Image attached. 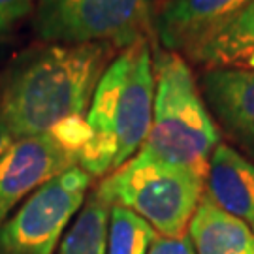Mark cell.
<instances>
[{
	"instance_id": "6",
	"label": "cell",
	"mask_w": 254,
	"mask_h": 254,
	"mask_svg": "<svg viewBox=\"0 0 254 254\" xmlns=\"http://www.w3.org/2000/svg\"><path fill=\"white\" fill-rule=\"evenodd\" d=\"M91 183L79 166L44 183L0 226V254H53L66 226L81 211Z\"/></svg>"
},
{
	"instance_id": "15",
	"label": "cell",
	"mask_w": 254,
	"mask_h": 254,
	"mask_svg": "<svg viewBox=\"0 0 254 254\" xmlns=\"http://www.w3.org/2000/svg\"><path fill=\"white\" fill-rule=\"evenodd\" d=\"M38 0H0V36L32 13Z\"/></svg>"
},
{
	"instance_id": "16",
	"label": "cell",
	"mask_w": 254,
	"mask_h": 254,
	"mask_svg": "<svg viewBox=\"0 0 254 254\" xmlns=\"http://www.w3.org/2000/svg\"><path fill=\"white\" fill-rule=\"evenodd\" d=\"M147 254H196L194 245H192L190 236L185 232L181 236H158L153 239Z\"/></svg>"
},
{
	"instance_id": "14",
	"label": "cell",
	"mask_w": 254,
	"mask_h": 254,
	"mask_svg": "<svg viewBox=\"0 0 254 254\" xmlns=\"http://www.w3.org/2000/svg\"><path fill=\"white\" fill-rule=\"evenodd\" d=\"M156 232L130 209L111 205L108 254H147Z\"/></svg>"
},
{
	"instance_id": "11",
	"label": "cell",
	"mask_w": 254,
	"mask_h": 254,
	"mask_svg": "<svg viewBox=\"0 0 254 254\" xmlns=\"http://www.w3.org/2000/svg\"><path fill=\"white\" fill-rule=\"evenodd\" d=\"M185 53L207 70H254V0L200 38Z\"/></svg>"
},
{
	"instance_id": "9",
	"label": "cell",
	"mask_w": 254,
	"mask_h": 254,
	"mask_svg": "<svg viewBox=\"0 0 254 254\" xmlns=\"http://www.w3.org/2000/svg\"><path fill=\"white\" fill-rule=\"evenodd\" d=\"M201 89L220 125L254 151V70L211 68L201 75Z\"/></svg>"
},
{
	"instance_id": "2",
	"label": "cell",
	"mask_w": 254,
	"mask_h": 254,
	"mask_svg": "<svg viewBox=\"0 0 254 254\" xmlns=\"http://www.w3.org/2000/svg\"><path fill=\"white\" fill-rule=\"evenodd\" d=\"M154 102L153 49L137 40L121 49L104 72L87 113L89 139L77 166L91 177H106L145 143Z\"/></svg>"
},
{
	"instance_id": "3",
	"label": "cell",
	"mask_w": 254,
	"mask_h": 254,
	"mask_svg": "<svg viewBox=\"0 0 254 254\" xmlns=\"http://www.w3.org/2000/svg\"><path fill=\"white\" fill-rule=\"evenodd\" d=\"M153 121L143 151L164 162L207 172L220 143L218 128L181 53L153 49Z\"/></svg>"
},
{
	"instance_id": "13",
	"label": "cell",
	"mask_w": 254,
	"mask_h": 254,
	"mask_svg": "<svg viewBox=\"0 0 254 254\" xmlns=\"http://www.w3.org/2000/svg\"><path fill=\"white\" fill-rule=\"evenodd\" d=\"M109 215L111 203L94 190L63 236L59 254H108Z\"/></svg>"
},
{
	"instance_id": "10",
	"label": "cell",
	"mask_w": 254,
	"mask_h": 254,
	"mask_svg": "<svg viewBox=\"0 0 254 254\" xmlns=\"http://www.w3.org/2000/svg\"><path fill=\"white\" fill-rule=\"evenodd\" d=\"M203 194L254 232V164L243 154L218 143L209 158Z\"/></svg>"
},
{
	"instance_id": "4",
	"label": "cell",
	"mask_w": 254,
	"mask_h": 254,
	"mask_svg": "<svg viewBox=\"0 0 254 254\" xmlns=\"http://www.w3.org/2000/svg\"><path fill=\"white\" fill-rule=\"evenodd\" d=\"M205 172L164 162L139 149L130 160L102 177L96 194L111 205L130 209L158 236H181L203 198Z\"/></svg>"
},
{
	"instance_id": "17",
	"label": "cell",
	"mask_w": 254,
	"mask_h": 254,
	"mask_svg": "<svg viewBox=\"0 0 254 254\" xmlns=\"http://www.w3.org/2000/svg\"><path fill=\"white\" fill-rule=\"evenodd\" d=\"M13 134L9 130L8 119H6V113H4V104H2V91H0V156L6 153L11 143H13Z\"/></svg>"
},
{
	"instance_id": "7",
	"label": "cell",
	"mask_w": 254,
	"mask_h": 254,
	"mask_svg": "<svg viewBox=\"0 0 254 254\" xmlns=\"http://www.w3.org/2000/svg\"><path fill=\"white\" fill-rule=\"evenodd\" d=\"M77 162L79 151L53 132L15 139L0 156V226L23 198Z\"/></svg>"
},
{
	"instance_id": "5",
	"label": "cell",
	"mask_w": 254,
	"mask_h": 254,
	"mask_svg": "<svg viewBox=\"0 0 254 254\" xmlns=\"http://www.w3.org/2000/svg\"><path fill=\"white\" fill-rule=\"evenodd\" d=\"M154 0H38L32 28L44 44H111L121 51L153 32Z\"/></svg>"
},
{
	"instance_id": "1",
	"label": "cell",
	"mask_w": 254,
	"mask_h": 254,
	"mask_svg": "<svg viewBox=\"0 0 254 254\" xmlns=\"http://www.w3.org/2000/svg\"><path fill=\"white\" fill-rule=\"evenodd\" d=\"M117 51L111 44H42L15 57L0 73L13 139L87 121L96 87Z\"/></svg>"
},
{
	"instance_id": "8",
	"label": "cell",
	"mask_w": 254,
	"mask_h": 254,
	"mask_svg": "<svg viewBox=\"0 0 254 254\" xmlns=\"http://www.w3.org/2000/svg\"><path fill=\"white\" fill-rule=\"evenodd\" d=\"M251 0H164L154 8L153 32L162 49L185 53Z\"/></svg>"
},
{
	"instance_id": "12",
	"label": "cell",
	"mask_w": 254,
	"mask_h": 254,
	"mask_svg": "<svg viewBox=\"0 0 254 254\" xmlns=\"http://www.w3.org/2000/svg\"><path fill=\"white\" fill-rule=\"evenodd\" d=\"M196 254H254V232L203 194L189 224Z\"/></svg>"
}]
</instances>
